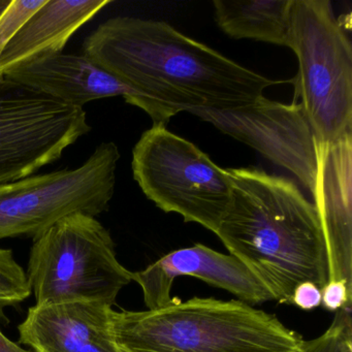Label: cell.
Returning a JSON list of instances; mask_svg holds the SVG:
<instances>
[{
  "mask_svg": "<svg viewBox=\"0 0 352 352\" xmlns=\"http://www.w3.org/2000/svg\"><path fill=\"white\" fill-rule=\"evenodd\" d=\"M112 307L94 302L36 304L18 327L32 352H121L111 329Z\"/></svg>",
  "mask_w": 352,
  "mask_h": 352,
  "instance_id": "4fadbf2b",
  "label": "cell"
},
{
  "mask_svg": "<svg viewBox=\"0 0 352 352\" xmlns=\"http://www.w3.org/2000/svg\"><path fill=\"white\" fill-rule=\"evenodd\" d=\"M121 352H296L300 333L240 300L174 298L153 310L111 311Z\"/></svg>",
  "mask_w": 352,
  "mask_h": 352,
  "instance_id": "3957f363",
  "label": "cell"
},
{
  "mask_svg": "<svg viewBox=\"0 0 352 352\" xmlns=\"http://www.w3.org/2000/svg\"><path fill=\"white\" fill-rule=\"evenodd\" d=\"M292 305L305 311L314 310L321 305V289L311 282L296 286L292 294Z\"/></svg>",
  "mask_w": 352,
  "mask_h": 352,
  "instance_id": "ffe728a7",
  "label": "cell"
},
{
  "mask_svg": "<svg viewBox=\"0 0 352 352\" xmlns=\"http://www.w3.org/2000/svg\"><path fill=\"white\" fill-rule=\"evenodd\" d=\"M230 205L218 238L265 286L274 300L292 305L302 282L329 280L327 243L314 204L296 183L256 168H228Z\"/></svg>",
  "mask_w": 352,
  "mask_h": 352,
  "instance_id": "7a4b0ae2",
  "label": "cell"
},
{
  "mask_svg": "<svg viewBox=\"0 0 352 352\" xmlns=\"http://www.w3.org/2000/svg\"><path fill=\"white\" fill-rule=\"evenodd\" d=\"M83 55L137 92L153 124L178 113L254 104L281 83L259 75L164 21L114 17L84 41Z\"/></svg>",
  "mask_w": 352,
  "mask_h": 352,
  "instance_id": "6da1fadb",
  "label": "cell"
},
{
  "mask_svg": "<svg viewBox=\"0 0 352 352\" xmlns=\"http://www.w3.org/2000/svg\"><path fill=\"white\" fill-rule=\"evenodd\" d=\"M349 302H352V289L345 282L329 280L321 288V305L327 311L337 312Z\"/></svg>",
  "mask_w": 352,
  "mask_h": 352,
  "instance_id": "d6986e66",
  "label": "cell"
},
{
  "mask_svg": "<svg viewBox=\"0 0 352 352\" xmlns=\"http://www.w3.org/2000/svg\"><path fill=\"white\" fill-rule=\"evenodd\" d=\"M111 0H46L6 46L0 74L41 57L63 53L69 38Z\"/></svg>",
  "mask_w": 352,
  "mask_h": 352,
  "instance_id": "5bb4252c",
  "label": "cell"
},
{
  "mask_svg": "<svg viewBox=\"0 0 352 352\" xmlns=\"http://www.w3.org/2000/svg\"><path fill=\"white\" fill-rule=\"evenodd\" d=\"M131 168L156 207L217 232L230 205L232 182L226 170L195 144L166 125L153 124L133 147Z\"/></svg>",
  "mask_w": 352,
  "mask_h": 352,
  "instance_id": "8992f818",
  "label": "cell"
},
{
  "mask_svg": "<svg viewBox=\"0 0 352 352\" xmlns=\"http://www.w3.org/2000/svg\"><path fill=\"white\" fill-rule=\"evenodd\" d=\"M118 146L104 142L76 168L0 185V240L36 239L67 216L108 211L116 186Z\"/></svg>",
  "mask_w": 352,
  "mask_h": 352,
  "instance_id": "52a82bcc",
  "label": "cell"
},
{
  "mask_svg": "<svg viewBox=\"0 0 352 352\" xmlns=\"http://www.w3.org/2000/svg\"><path fill=\"white\" fill-rule=\"evenodd\" d=\"M3 82L74 108L114 96H123L127 104L135 106L141 98L85 55L63 52L10 69L3 74Z\"/></svg>",
  "mask_w": 352,
  "mask_h": 352,
  "instance_id": "7c38bea8",
  "label": "cell"
},
{
  "mask_svg": "<svg viewBox=\"0 0 352 352\" xmlns=\"http://www.w3.org/2000/svg\"><path fill=\"white\" fill-rule=\"evenodd\" d=\"M191 114L289 170L312 192L317 168L316 137L302 104H281L263 96L243 108L197 110Z\"/></svg>",
  "mask_w": 352,
  "mask_h": 352,
  "instance_id": "9c48e42d",
  "label": "cell"
},
{
  "mask_svg": "<svg viewBox=\"0 0 352 352\" xmlns=\"http://www.w3.org/2000/svg\"><path fill=\"white\" fill-rule=\"evenodd\" d=\"M316 177L312 190L327 243L329 280L352 289V133L333 143H315Z\"/></svg>",
  "mask_w": 352,
  "mask_h": 352,
  "instance_id": "8fae6325",
  "label": "cell"
},
{
  "mask_svg": "<svg viewBox=\"0 0 352 352\" xmlns=\"http://www.w3.org/2000/svg\"><path fill=\"white\" fill-rule=\"evenodd\" d=\"M14 89L0 94V185L36 174L91 131L84 109Z\"/></svg>",
  "mask_w": 352,
  "mask_h": 352,
  "instance_id": "ba28073f",
  "label": "cell"
},
{
  "mask_svg": "<svg viewBox=\"0 0 352 352\" xmlns=\"http://www.w3.org/2000/svg\"><path fill=\"white\" fill-rule=\"evenodd\" d=\"M183 276L228 290L249 305L273 300L269 290L242 261L203 244L168 253L143 271L133 273V281L141 286L146 306L153 310L174 300L170 294L173 283Z\"/></svg>",
  "mask_w": 352,
  "mask_h": 352,
  "instance_id": "30bf717a",
  "label": "cell"
},
{
  "mask_svg": "<svg viewBox=\"0 0 352 352\" xmlns=\"http://www.w3.org/2000/svg\"><path fill=\"white\" fill-rule=\"evenodd\" d=\"M288 48L296 96L320 143L352 133V47L329 0H292Z\"/></svg>",
  "mask_w": 352,
  "mask_h": 352,
  "instance_id": "277c9868",
  "label": "cell"
},
{
  "mask_svg": "<svg viewBox=\"0 0 352 352\" xmlns=\"http://www.w3.org/2000/svg\"><path fill=\"white\" fill-rule=\"evenodd\" d=\"M0 352H32L22 348L19 344L8 339L0 331Z\"/></svg>",
  "mask_w": 352,
  "mask_h": 352,
  "instance_id": "44dd1931",
  "label": "cell"
},
{
  "mask_svg": "<svg viewBox=\"0 0 352 352\" xmlns=\"http://www.w3.org/2000/svg\"><path fill=\"white\" fill-rule=\"evenodd\" d=\"M28 281L36 304L94 302L112 307L133 273L117 258L110 232L94 216H67L34 239Z\"/></svg>",
  "mask_w": 352,
  "mask_h": 352,
  "instance_id": "5b68a950",
  "label": "cell"
},
{
  "mask_svg": "<svg viewBox=\"0 0 352 352\" xmlns=\"http://www.w3.org/2000/svg\"><path fill=\"white\" fill-rule=\"evenodd\" d=\"M45 3L46 0H11L9 7L0 16V61L12 36ZM3 83V75L0 74V86Z\"/></svg>",
  "mask_w": 352,
  "mask_h": 352,
  "instance_id": "ac0fdd59",
  "label": "cell"
},
{
  "mask_svg": "<svg viewBox=\"0 0 352 352\" xmlns=\"http://www.w3.org/2000/svg\"><path fill=\"white\" fill-rule=\"evenodd\" d=\"M32 292L26 272L16 261L13 251L0 248V314L7 307L24 302Z\"/></svg>",
  "mask_w": 352,
  "mask_h": 352,
  "instance_id": "2e32d148",
  "label": "cell"
},
{
  "mask_svg": "<svg viewBox=\"0 0 352 352\" xmlns=\"http://www.w3.org/2000/svg\"><path fill=\"white\" fill-rule=\"evenodd\" d=\"M10 3H11V0H0V16L3 15Z\"/></svg>",
  "mask_w": 352,
  "mask_h": 352,
  "instance_id": "7402d4cb",
  "label": "cell"
},
{
  "mask_svg": "<svg viewBox=\"0 0 352 352\" xmlns=\"http://www.w3.org/2000/svg\"><path fill=\"white\" fill-rule=\"evenodd\" d=\"M351 304L338 310L331 327L296 352H352Z\"/></svg>",
  "mask_w": 352,
  "mask_h": 352,
  "instance_id": "e0dca14e",
  "label": "cell"
},
{
  "mask_svg": "<svg viewBox=\"0 0 352 352\" xmlns=\"http://www.w3.org/2000/svg\"><path fill=\"white\" fill-rule=\"evenodd\" d=\"M292 0H214L220 30L236 40L288 47Z\"/></svg>",
  "mask_w": 352,
  "mask_h": 352,
  "instance_id": "9a60e30c",
  "label": "cell"
}]
</instances>
